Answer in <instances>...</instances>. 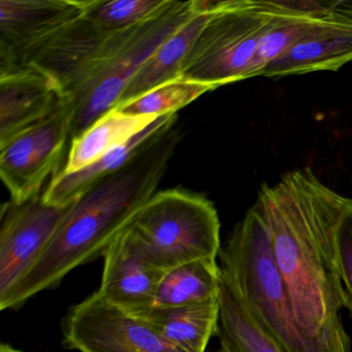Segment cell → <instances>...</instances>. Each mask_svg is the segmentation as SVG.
Instances as JSON below:
<instances>
[{
    "instance_id": "cell-1",
    "label": "cell",
    "mask_w": 352,
    "mask_h": 352,
    "mask_svg": "<svg viewBox=\"0 0 352 352\" xmlns=\"http://www.w3.org/2000/svg\"><path fill=\"white\" fill-rule=\"evenodd\" d=\"M348 197L323 184L312 168L263 184L254 205L269 232L278 271L296 323L324 352H350L341 319L344 304L337 234Z\"/></svg>"
},
{
    "instance_id": "cell-2",
    "label": "cell",
    "mask_w": 352,
    "mask_h": 352,
    "mask_svg": "<svg viewBox=\"0 0 352 352\" xmlns=\"http://www.w3.org/2000/svg\"><path fill=\"white\" fill-rule=\"evenodd\" d=\"M180 138L178 129H170L122 170L102 179L69 205L42 256L0 298V310L19 308L43 290L56 287L76 267L102 256L155 195Z\"/></svg>"
},
{
    "instance_id": "cell-3",
    "label": "cell",
    "mask_w": 352,
    "mask_h": 352,
    "mask_svg": "<svg viewBox=\"0 0 352 352\" xmlns=\"http://www.w3.org/2000/svg\"><path fill=\"white\" fill-rule=\"evenodd\" d=\"M219 257L222 273L236 286L253 318L286 351L324 352L305 337L296 323L267 226L256 206L234 226Z\"/></svg>"
},
{
    "instance_id": "cell-4",
    "label": "cell",
    "mask_w": 352,
    "mask_h": 352,
    "mask_svg": "<svg viewBox=\"0 0 352 352\" xmlns=\"http://www.w3.org/2000/svg\"><path fill=\"white\" fill-rule=\"evenodd\" d=\"M123 232L164 271L199 259H217L220 221L205 195L168 189L152 195Z\"/></svg>"
},
{
    "instance_id": "cell-5",
    "label": "cell",
    "mask_w": 352,
    "mask_h": 352,
    "mask_svg": "<svg viewBox=\"0 0 352 352\" xmlns=\"http://www.w3.org/2000/svg\"><path fill=\"white\" fill-rule=\"evenodd\" d=\"M199 14H211L189 52L182 77L215 86L250 78L253 59L281 13L263 0H192Z\"/></svg>"
},
{
    "instance_id": "cell-6",
    "label": "cell",
    "mask_w": 352,
    "mask_h": 352,
    "mask_svg": "<svg viewBox=\"0 0 352 352\" xmlns=\"http://www.w3.org/2000/svg\"><path fill=\"white\" fill-rule=\"evenodd\" d=\"M190 1H175L153 20L138 26L67 94L74 106L71 141L116 108L144 63L177 30L197 15Z\"/></svg>"
},
{
    "instance_id": "cell-7",
    "label": "cell",
    "mask_w": 352,
    "mask_h": 352,
    "mask_svg": "<svg viewBox=\"0 0 352 352\" xmlns=\"http://www.w3.org/2000/svg\"><path fill=\"white\" fill-rule=\"evenodd\" d=\"M73 102L63 96L49 116L0 146V176L11 201L22 204L43 195V184L58 168L71 140Z\"/></svg>"
},
{
    "instance_id": "cell-8",
    "label": "cell",
    "mask_w": 352,
    "mask_h": 352,
    "mask_svg": "<svg viewBox=\"0 0 352 352\" xmlns=\"http://www.w3.org/2000/svg\"><path fill=\"white\" fill-rule=\"evenodd\" d=\"M63 344L79 352H183L149 323L94 292L69 309L61 323Z\"/></svg>"
},
{
    "instance_id": "cell-9",
    "label": "cell",
    "mask_w": 352,
    "mask_h": 352,
    "mask_svg": "<svg viewBox=\"0 0 352 352\" xmlns=\"http://www.w3.org/2000/svg\"><path fill=\"white\" fill-rule=\"evenodd\" d=\"M67 208L49 205L40 197L1 208L0 298H3L42 256Z\"/></svg>"
},
{
    "instance_id": "cell-10",
    "label": "cell",
    "mask_w": 352,
    "mask_h": 352,
    "mask_svg": "<svg viewBox=\"0 0 352 352\" xmlns=\"http://www.w3.org/2000/svg\"><path fill=\"white\" fill-rule=\"evenodd\" d=\"M98 296L129 314L153 306L158 285L166 271L155 265L121 230L104 251Z\"/></svg>"
},
{
    "instance_id": "cell-11",
    "label": "cell",
    "mask_w": 352,
    "mask_h": 352,
    "mask_svg": "<svg viewBox=\"0 0 352 352\" xmlns=\"http://www.w3.org/2000/svg\"><path fill=\"white\" fill-rule=\"evenodd\" d=\"M83 14V0H0V69Z\"/></svg>"
},
{
    "instance_id": "cell-12",
    "label": "cell",
    "mask_w": 352,
    "mask_h": 352,
    "mask_svg": "<svg viewBox=\"0 0 352 352\" xmlns=\"http://www.w3.org/2000/svg\"><path fill=\"white\" fill-rule=\"evenodd\" d=\"M63 98L56 82L36 69L0 75V146L49 116Z\"/></svg>"
},
{
    "instance_id": "cell-13",
    "label": "cell",
    "mask_w": 352,
    "mask_h": 352,
    "mask_svg": "<svg viewBox=\"0 0 352 352\" xmlns=\"http://www.w3.org/2000/svg\"><path fill=\"white\" fill-rule=\"evenodd\" d=\"M176 121V114L160 117L131 141L115 148L92 166L73 174L57 173L43 192V199L49 205L69 207L96 183L122 170L142 152L160 141L174 129Z\"/></svg>"
},
{
    "instance_id": "cell-14",
    "label": "cell",
    "mask_w": 352,
    "mask_h": 352,
    "mask_svg": "<svg viewBox=\"0 0 352 352\" xmlns=\"http://www.w3.org/2000/svg\"><path fill=\"white\" fill-rule=\"evenodd\" d=\"M352 61V26L319 20L316 25L261 73L269 78L338 71Z\"/></svg>"
},
{
    "instance_id": "cell-15",
    "label": "cell",
    "mask_w": 352,
    "mask_h": 352,
    "mask_svg": "<svg viewBox=\"0 0 352 352\" xmlns=\"http://www.w3.org/2000/svg\"><path fill=\"white\" fill-rule=\"evenodd\" d=\"M212 15L213 13L197 14L162 43L125 88L117 107L182 77L189 52Z\"/></svg>"
},
{
    "instance_id": "cell-16",
    "label": "cell",
    "mask_w": 352,
    "mask_h": 352,
    "mask_svg": "<svg viewBox=\"0 0 352 352\" xmlns=\"http://www.w3.org/2000/svg\"><path fill=\"white\" fill-rule=\"evenodd\" d=\"M133 315L149 323L181 351L206 352L217 331L219 300L177 308L151 307Z\"/></svg>"
},
{
    "instance_id": "cell-17",
    "label": "cell",
    "mask_w": 352,
    "mask_h": 352,
    "mask_svg": "<svg viewBox=\"0 0 352 352\" xmlns=\"http://www.w3.org/2000/svg\"><path fill=\"white\" fill-rule=\"evenodd\" d=\"M156 119L113 109L72 140L67 162L59 173L73 174L92 166L115 148L131 141Z\"/></svg>"
},
{
    "instance_id": "cell-18",
    "label": "cell",
    "mask_w": 352,
    "mask_h": 352,
    "mask_svg": "<svg viewBox=\"0 0 352 352\" xmlns=\"http://www.w3.org/2000/svg\"><path fill=\"white\" fill-rule=\"evenodd\" d=\"M217 352H287L249 312L236 286L221 272Z\"/></svg>"
},
{
    "instance_id": "cell-19",
    "label": "cell",
    "mask_w": 352,
    "mask_h": 352,
    "mask_svg": "<svg viewBox=\"0 0 352 352\" xmlns=\"http://www.w3.org/2000/svg\"><path fill=\"white\" fill-rule=\"evenodd\" d=\"M221 269L217 261L199 259L164 273L153 306L177 308L219 300Z\"/></svg>"
},
{
    "instance_id": "cell-20",
    "label": "cell",
    "mask_w": 352,
    "mask_h": 352,
    "mask_svg": "<svg viewBox=\"0 0 352 352\" xmlns=\"http://www.w3.org/2000/svg\"><path fill=\"white\" fill-rule=\"evenodd\" d=\"M174 0H83V16L108 32L138 28L164 13Z\"/></svg>"
},
{
    "instance_id": "cell-21",
    "label": "cell",
    "mask_w": 352,
    "mask_h": 352,
    "mask_svg": "<svg viewBox=\"0 0 352 352\" xmlns=\"http://www.w3.org/2000/svg\"><path fill=\"white\" fill-rule=\"evenodd\" d=\"M215 89V86L181 77L115 109L133 116L158 118L176 114L177 111L188 106L203 94Z\"/></svg>"
},
{
    "instance_id": "cell-22",
    "label": "cell",
    "mask_w": 352,
    "mask_h": 352,
    "mask_svg": "<svg viewBox=\"0 0 352 352\" xmlns=\"http://www.w3.org/2000/svg\"><path fill=\"white\" fill-rule=\"evenodd\" d=\"M319 20L282 14L261 41L251 67L250 78L261 76L267 65L304 38Z\"/></svg>"
},
{
    "instance_id": "cell-23",
    "label": "cell",
    "mask_w": 352,
    "mask_h": 352,
    "mask_svg": "<svg viewBox=\"0 0 352 352\" xmlns=\"http://www.w3.org/2000/svg\"><path fill=\"white\" fill-rule=\"evenodd\" d=\"M337 251L343 286L344 304L352 318V199H348L338 228Z\"/></svg>"
},
{
    "instance_id": "cell-24",
    "label": "cell",
    "mask_w": 352,
    "mask_h": 352,
    "mask_svg": "<svg viewBox=\"0 0 352 352\" xmlns=\"http://www.w3.org/2000/svg\"><path fill=\"white\" fill-rule=\"evenodd\" d=\"M325 20L352 26V0H335Z\"/></svg>"
}]
</instances>
